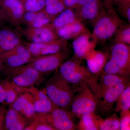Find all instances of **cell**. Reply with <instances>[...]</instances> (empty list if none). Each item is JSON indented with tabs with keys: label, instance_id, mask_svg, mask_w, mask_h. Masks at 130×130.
Listing matches in <instances>:
<instances>
[{
	"label": "cell",
	"instance_id": "6da1fadb",
	"mask_svg": "<svg viewBox=\"0 0 130 130\" xmlns=\"http://www.w3.org/2000/svg\"><path fill=\"white\" fill-rule=\"evenodd\" d=\"M43 90L56 106L68 110L74 96V88L56 72L48 80Z\"/></svg>",
	"mask_w": 130,
	"mask_h": 130
},
{
	"label": "cell",
	"instance_id": "7a4b0ae2",
	"mask_svg": "<svg viewBox=\"0 0 130 130\" xmlns=\"http://www.w3.org/2000/svg\"><path fill=\"white\" fill-rule=\"evenodd\" d=\"M74 88L75 92L70 108L72 113L80 118L84 115L95 112L98 100L88 82Z\"/></svg>",
	"mask_w": 130,
	"mask_h": 130
},
{
	"label": "cell",
	"instance_id": "3957f363",
	"mask_svg": "<svg viewBox=\"0 0 130 130\" xmlns=\"http://www.w3.org/2000/svg\"><path fill=\"white\" fill-rule=\"evenodd\" d=\"M109 57L103 71V72L129 77L130 45L115 43L112 47Z\"/></svg>",
	"mask_w": 130,
	"mask_h": 130
},
{
	"label": "cell",
	"instance_id": "277c9868",
	"mask_svg": "<svg viewBox=\"0 0 130 130\" xmlns=\"http://www.w3.org/2000/svg\"><path fill=\"white\" fill-rule=\"evenodd\" d=\"M4 71L8 79L16 86L24 88L40 84L46 76L27 64L16 67L5 68Z\"/></svg>",
	"mask_w": 130,
	"mask_h": 130
},
{
	"label": "cell",
	"instance_id": "5b68a950",
	"mask_svg": "<svg viewBox=\"0 0 130 130\" xmlns=\"http://www.w3.org/2000/svg\"><path fill=\"white\" fill-rule=\"evenodd\" d=\"M81 61L73 56L63 62L59 68L58 72L60 76L74 88L87 83L93 76L88 68L81 64Z\"/></svg>",
	"mask_w": 130,
	"mask_h": 130
},
{
	"label": "cell",
	"instance_id": "8992f818",
	"mask_svg": "<svg viewBox=\"0 0 130 130\" xmlns=\"http://www.w3.org/2000/svg\"><path fill=\"white\" fill-rule=\"evenodd\" d=\"M96 20L92 35L98 42L106 41L112 37L123 21L111 11L102 13Z\"/></svg>",
	"mask_w": 130,
	"mask_h": 130
},
{
	"label": "cell",
	"instance_id": "52a82bcc",
	"mask_svg": "<svg viewBox=\"0 0 130 130\" xmlns=\"http://www.w3.org/2000/svg\"><path fill=\"white\" fill-rule=\"evenodd\" d=\"M36 113L55 130L77 129L73 119L75 116L68 110L57 107L50 112Z\"/></svg>",
	"mask_w": 130,
	"mask_h": 130
},
{
	"label": "cell",
	"instance_id": "ba28073f",
	"mask_svg": "<svg viewBox=\"0 0 130 130\" xmlns=\"http://www.w3.org/2000/svg\"><path fill=\"white\" fill-rule=\"evenodd\" d=\"M69 56V53L66 49L56 53L38 57L27 64L46 75L57 70Z\"/></svg>",
	"mask_w": 130,
	"mask_h": 130
},
{
	"label": "cell",
	"instance_id": "9c48e42d",
	"mask_svg": "<svg viewBox=\"0 0 130 130\" xmlns=\"http://www.w3.org/2000/svg\"><path fill=\"white\" fill-rule=\"evenodd\" d=\"M38 57L32 55L25 45L20 44L0 55V60L5 67L13 68L26 64Z\"/></svg>",
	"mask_w": 130,
	"mask_h": 130
},
{
	"label": "cell",
	"instance_id": "30bf717a",
	"mask_svg": "<svg viewBox=\"0 0 130 130\" xmlns=\"http://www.w3.org/2000/svg\"><path fill=\"white\" fill-rule=\"evenodd\" d=\"M129 85V81L120 82L109 88L98 99L97 110L100 114L107 116L112 113L118 98Z\"/></svg>",
	"mask_w": 130,
	"mask_h": 130
},
{
	"label": "cell",
	"instance_id": "8fae6325",
	"mask_svg": "<svg viewBox=\"0 0 130 130\" xmlns=\"http://www.w3.org/2000/svg\"><path fill=\"white\" fill-rule=\"evenodd\" d=\"M129 81V77L108 74L102 71L100 74L93 75L88 84L98 99L107 90L120 82Z\"/></svg>",
	"mask_w": 130,
	"mask_h": 130
},
{
	"label": "cell",
	"instance_id": "7c38bea8",
	"mask_svg": "<svg viewBox=\"0 0 130 130\" xmlns=\"http://www.w3.org/2000/svg\"><path fill=\"white\" fill-rule=\"evenodd\" d=\"M67 40L60 38L44 43H26L24 45L36 57L52 54L67 49Z\"/></svg>",
	"mask_w": 130,
	"mask_h": 130
},
{
	"label": "cell",
	"instance_id": "4fadbf2b",
	"mask_svg": "<svg viewBox=\"0 0 130 130\" xmlns=\"http://www.w3.org/2000/svg\"><path fill=\"white\" fill-rule=\"evenodd\" d=\"M97 43L89 31L80 35L74 38L72 42L74 56L81 60L84 59L86 54L95 48Z\"/></svg>",
	"mask_w": 130,
	"mask_h": 130
},
{
	"label": "cell",
	"instance_id": "5bb4252c",
	"mask_svg": "<svg viewBox=\"0 0 130 130\" xmlns=\"http://www.w3.org/2000/svg\"><path fill=\"white\" fill-rule=\"evenodd\" d=\"M53 29L51 25H48L41 28L30 27L24 30L23 34L31 42H47L58 39V35Z\"/></svg>",
	"mask_w": 130,
	"mask_h": 130
},
{
	"label": "cell",
	"instance_id": "9a60e30c",
	"mask_svg": "<svg viewBox=\"0 0 130 130\" xmlns=\"http://www.w3.org/2000/svg\"><path fill=\"white\" fill-rule=\"evenodd\" d=\"M25 91L30 93L33 96L35 112L38 113L50 112L56 108L44 91L39 90L35 86L25 88Z\"/></svg>",
	"mask_w": 130,
	"mask_h": 130
},
{
	"label": "cell",
	"instance_id": "2e32d148",
	"mask_svg": "<svg viewBox=\"0 0 130 130\" xmlns=\"http://www.w3.org/2000/svg\"><path fill=\"white\" fill-rule=\"evenodd\" d=\"M109 56L107 52L95 49L86 54L84 59L86 61L87 68L91 74L96 75L102 72Z\"/></svg>",
	"mask_w": 130,
	"mask_h": 130
},
{
	"label": "cell",
	"instance_id": "e0dca14e",
	"mask_svg": "<svg viewBox=\"0 0 130 130\" xmlns=\"http://www.w3.org/2000/svg\"><path fill=\"white\" fill-rule=\"evenodd\" d=\"M9 105L10 107L19 112L26 118H33L36 113L33 96L27 91L20 95L14 102Z\"/></svg>",
	"mask_w": 130,
	"mask_h": 130
},
{
	"label": "cell",
	"instance_id": "ac0fdd59",
	"mask_svg": "<svg viewBox=\"0 0 130 130\" xmlns=\"http://www.w3.org/2000/svg\"><path fill=\"white\" fill-rule=\"evenodd\" d=\"M22 114L10 107L7 111L4 129L8 130H22L26 127V120Z\"/></svg>",
	"mask_w": 130,
	"mask_h": 130
},
{
	"label": "cell",
	"instance_id": "d6986e66",
	"mask_svg": "<svg viewBox=\"0 0 130 130\" xmlns=\"http://www.w3.org/2000/svg\"><path fill=\"white\" fill-rule=\"evenodd\" d=\"M24 8L19 0H5L3 3L4 17H8L14 22L20 21L24 17Z\"/></svg>",
	"mask_w": 130,
	"mask_h": 130
},
{
	"label": "cell",
	"instance_id": "ffe728a7",
	"mask_svg": "<svg viewBox=\"0 0 130 130\" xmlns=\"http://www.w3.org/2000/svg\"><path fill=\"white\" fill-rule=\"evenodd\" d=\"M83 24L79 20L57 30V35L66 40L74 39L80 35L88 32Z\"/></svg>",
	"mask_w": 130,
	"mask_h": 130
},
{
	"label": "cell",
	"instance_id": "44dd1931",
	"mask_svg": "<svg viewBox=\"0 0 130 130\" xmlns=\"http://www.w3.org/2000/svg\"><path fill=\"white\" fill-rule=\"evenodd\" d=\"M20 44V39L14 31L8 29L0 30V55Z\"/></svg>",
	"mask_w": 130,
	"mask_h": 130
},
{
	"label": "cell",
	"instance_id": "7402d4cb",
	"mask_svg": "<svg viewBox=\"0 0 130 130\" xmlns=\"http://www.w3.org/2000/svg\"><path fill=\"white\" fill-rule=\"evenodd\" d=\"M100 0H86L79 9V14L82 19L94 21L100 16Z\"/></svg>",
	"mask_w": 130,
	"mask_h": 130
},
{
	"label": "cell",
	"instance_id": "603a6c76",
	"mask_svg": "<svg viewBox=\"0 0 130 130\" xmlns=\"http://www.w3.org/2000/svg\"><path fill=\"white\" fill-rule=\"evenodd\" d=\"M24 19L30 27L41 28L49 24L53 17L50 16L45 12H28L24 14Z\"/></svg>",
	"mask_w": 130,
	"mask_h": 130
},
{
	"label": "cell",
	"instance_id": "cb8c5ba5",
	"mask_svg": "<svg viewBox=\"0 0 130 130\" xmlns=\"http://www.w3.org/2000/svg\"><path fill=\"white\" fill-rule=\"evenodd\" d=\"M77 126L79 130H98L102 118L95 112L84 115L80 118Z\"/></svg>",
	"mask_w": 130,
	"mask_h": 130
},
{
	"label": "cell",
	"instance_id": "d4e9b609",
	"mask_svg": "<svg viewBox=\"0 0 130 130\" xmlns=\"http://www.w3.org/2000/svg\"><path fill=\"white\" fill-rule=\"evenodd\" d=\"M78 20L79 19L77 18L72 9L68 8L65 9L54 20L51 26L54 28L58 30L74 23Z\"/></svg>",
	"mask_w": 130,
	"mask_h": 130
},
{
	"label": "cell",
	"instance_id": "484cf974",
	"mask_svg": "<svg viewBox=\"0 0 130 130\" xmlns=\"http://www.w3.org/2000/svg\"><path fill=\"white\" fill-rule=\"evenodd\" d=\"M119 117L116 113L109 115L105 119L102 118L99 126L100 130H120Z\"/></svg>",
	"mask_w": 130,
	"mask_h": 130
},
{
	"label": "cell",
	"instance_id": "4316f807",
	"mask_svg": "<svg viewBox=\"0 0 130 130\" xmlns=\"http://www.w3.org/2000/svg\"><path fill=\"white\" fill-rule=\"evenodd\" d=\"M114 110L115 112H120L122 110L130 109V85H128L116 101Z\"/></svg>",
	"mask_w": 130,
	"mask_h": 130
},
{
	"label": "cell",
	"instance_id": "83f0119b",
	"mask_svg": "<svg viewBox=\"0 0 130 130\" xmlns=\"http://www.w3.org/2000/svg\"><path fill=\"white\" fill-rule=\"evenodd\" d=\"M115 43H121L130 45V25H121L115 32Z\"/></svg>",
	"mask_w": 130,
	"mask_h": 130
},
{
	"label": "cell",
	"instance_id": "f1b7e54d",
	"mask_svg": "<svg viewBox=\"0 0 130 130\" xmlns=\"http://www.w3.org/2000/svg\"><path fill=\"white\" fill-rule=\"evenodd\" d=\"M33 118L35 120L29 125L27 126L24 130H55L44 120L40 118L36 113Z\"/></svg>",
	"mask_w": 130,
	"mask_h": 130
},
{
	"label": "cell",
	"instance_id": "f546056e",
	"mask_svg": "<svg viewBox=\"0 0 130 130\" xmlns=\"http://www.w3.org/2000/svg\"><path fill=\"white\" fill-rule=\"evenodd\" d=\"M64 2L60 1L57 2L46 5L45 7V12L51 17L60 14L66 8Z\"/></svg>",
	"mask_w": 130,
	"mask_h": 130
},
{
	"label": "cell",
	"instance_id": "4dcf8cb0",
	"mask_svg": "<svg viewBox=\"0 0 130 130\" xmlns=\"http://www.w3.org/2000/svg\"><path fill=\"white\" fill-rule=\"evenodd\" d=\"M45 6V0H28L25 4V8L28 12L40 11Z\"/></svg>",
	"mask_w": 130,
	"mask_h": 130
},
{
	"label": "cell",
	"instance_id": "1f68e13d",
	"mask_svg": "<svg viewBox=\"0 0 130 130\" xmlns=\"http://www.w3.org/2000/svg\"><path fill=\"white\" fill-rule=\"evenodd\" d=\"M119 117L120 130H130V112L129 109L122 110Z\"/></svg>",
	"mask_w": 130,
	"mask_h": 130
},
{
	"label": "cell",
	"instance_id": "d6a6232c",
	"mask_svg": "<svg viewBox=\"0 0 130 130\" xmlns=\"http://www.w3.org/2000/svg\"><path fill=\"white\" fill-rule=\"evenodd\" d=\"M86 0H64V3L66 7L72 9H81L85 3Z\"/></svg>",
	"mask_w": 130,
	"mask_h": 130
},
{
	"label": "cell",
	"instance_id": "836d02e7",
	"mask_svg": "<svg viewBox=\"0 0 130 130\" xmlns=\"http://www.w3.org/2000/svg\"><path fill=\"white\" fill-rule=\"evenodd\" d=\"M5 106L3 104L0 105V130L4 129L5 117L7 111Z\"/></svg>",
	"mask_w": 130,
	"mask_h": 130
},
{
	"label": "cell",
	"instance_id": "e575fe53",
	"mask_svg": "<svg viewBox=\"0 0 130 130\" xmlns=\"http://www.w3.org/2000/svg\"><path fill=\"white\" fill-rule=\"evenodd\" d=\"M60 0H45V6L59 1Z\"/></svg>",
	"mask_w": 130,
	"mask_h": 130
},
{
	"label": "cell",
	"instance_id": "d590c367",
	"mask_svg": "<svg viewBox=\"0 0 130 130\" xmlns=\"http://www.w3.org/2000/svg\"><path fill=\"white\" fill-rule=\"evenodd\" d=\"M5 67L3 64L2 61L0 60V72L4 71L5 70Z\"/></svg>",
	"mask_w": 130,
	"mask_h": 130
},
{
	"label": "cell",
	"instance_id": "8d00e7d4",
	"mask_svg": "<svg viewBox=\"0 0 130 130\" xmlns=\"http://www.w3.org/2000/svg\"><path fill=\"white\" fill-rule=\"evenodd\" d=\"M105 2L107 6H111L113 3V0H105Z\"/></svg>",
	"mask_w": 130,
	"mask_h": 130
},
{
	"label": "cell",
	"instance_id": "74e56055",
	"mask_svg": "<svg viewBox=\"0 0 130 130\" xmlns=\"http://www.w3.org/2000/svg\"><path fill=\"white\" fill-rule=\"evenodd\" d=\"M5 18L2 12H0V25L2 23L3 20Z\"/></svg>",
	"mask_w": 130,
	"mask_h": 130
},
{
	"label": "cell",
	"instance_id": "f35d334b",
	"mask_svg": "<svg viewBox=\"0 0 130 130\" xmlns=\"http://www.w3.org/2000/svg\"><path fill=\"white\" fill-rule=\"evenodd\" d=\"M26 1H28V0H26Z\"/></svg>",
	"mask_w": 130,
	"mask_h": 130
},
{
	"label": "cell",
	"instance_id": "ab89813d",
	"mask_svg": "<svg viewBox=\"0 0 130 130\" xmlns=\"http://www.w3.org/2000/svg\"><path fill=\"white\" fill-rule=\"evenodd\" d=\"M0 1H1V0H0Z\"/></svg>",
	"mask_w": 130,
	"mask_h": 130
}]
</instances>
